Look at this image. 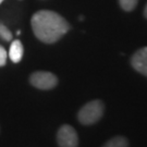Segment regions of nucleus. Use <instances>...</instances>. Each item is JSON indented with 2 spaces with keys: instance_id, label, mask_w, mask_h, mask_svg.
Returning <instances> with one entry per match:
<instances>
[{
  "instance_id": "11",
  "label": "nucleus",
  "mask_w": 147,
  "mask_h": 147,
  "mask_svg": "<svg viewBox=\"0 0 147 147\" xmlns=\"http://www.w3.org/2000/svg\"><path fill=\"white\" fill-rule=\"evenodd\" d=\"M144 16H145V18L147 19V5H146V7H145V9H144Z\"/></svg>"
},
{
  "instance_id": "7",
  "label": "nucleus",
  "mask_w": 147,
  "mask_h": 147,
  "mask_svg": "<svg viewBox=\"0 0 147 147\" xmlns=\"http://www.w3.org/2000/svg\"><path fill=\"white\" fill-rule=\"evenodd\" d=\"M102 147H129V140L124 136H115L105 143Z\"/></svg>"
},
{
  "instance_id": "5",
  "label": "nucleus",
  "mask_w": 147,
  "mask_h": 147,
  "mask_svg": "<svg viewBox=\"0 0 147 147\" xmlns=\"http://www.w3.org/2000/svg\"><path fill=\"white\" fill-rule=\"evenodd\" d=\"M131 65L138 73L147 78V47L138 49L136 53L132 56Z\"/></svg>"
},
{
  "instance_id": "2",
  "label": "nucleus",
  "mask_w": 147,
  "mask_h": 147,
  "mask_svg": "<svg viewBox=\"0 0 147 147\" xmlns=\"http://www.w3.org/2000/svg\"><path fill=\"white\" fill-rule=\"evenodd\" d=\"M105 112V104L99 99H95L85 104L78 113V120L83 125H93L102 118Z\"/></svg>"
},
{
  "instance_id": "10",
  "label": "nucleus",
  "mask_w": 147,
  "mask_h": 147,
  "mask_svg": "<svg viewBox=\"0 0 147 147\" xmlns=\"http://www.w3.org/2000/svg\"><path fill=\"white\" fill-rule=\"evenodd\" d=\"M7 58H8V53L3 46L0 45V67H3L7 63Z\"/></svg>"
},
{
  "instance_id": "4",
  "label": "nucleus",
  "mask_w": 147,
  "mask_h": 147,
  "mask_svg": "<svg viewBox=\"0 0 147 147\" xmlns=\"http://www.w3.org/2000/svg\"><path fill=\"white\" fill-rule=\"evenodd\" d=\"M57 143L59 147H79V135L72 125L63 124L57 132Z\"/></svg>"
},
{
  "instance_id": "8",
  "label": "nucleus",
  "mask_w": 147,
  "mask_h": 147,
  "mask_svg": "<svg viewBox=\"0 0 147 147\" xmlns=\"http://www.w3.org/2000/svg\"><path fill=\"white\" fill-rule=\"evenodd\" d=\"M137 2H138V0H119L120 7L124 11H127V12L134 10L136 8Z\"/></svg>"
},
{
  "instance_id": "3",
  "label": "nucleus",
  "mask_w": 147,
  "mask_h": 147,
  "mask_svg": "<svg viewBox=\"0 0 147 147\" xmlns=\"http://www.w3.org/2000/svg\"><path fill=\"white\" fill-rule=\"evenodd\" d=\"M30 83L37 89L49 90L58 85V78L48 71H36L31 74Z\"/></svg>"
},
{
  "instance_id": "9",
  "label": "nucleus",
  "mask_w": 147,
  "mask_h": 147,
  "mask_svg": "<svg viewBox=\"0 0 147 147\" xmlns=\"http://www.w3.org/2000/svg\"><path fill=\"white\" fill-rule=\"evenodd\" d=\"M0 38L8 42L12 40V33L2 22H0Z\"/></svg>"
},
{
  "instance_id": "1",
  "label": "nucleus",
  "mask_w": 147,
  "mask_h": 147,
  "mask_svg": "<svg viewBox=\"0 0 147 147\" xmlns=\"http://www.w3.org/2000/svg\"><path fill=\"white\" fill-rule=\"evenodd\" d=\"M34 35L45 44H55L69 31L70 24L59 13L51 10H39L31 19Z\"/></svg>"
},
{
  "instance_id": "12",
  "label": "nucleus",
  "mask_w": 147,
  "mask_h": 147,
  "mask_svg": "<svg viewBox=\"0 0 147 147\" xmlns=\"http://www.w3.org/2000/svg\"><path fill=\"white\" fill-rule=\"evenodd\" d=\"M3 1H5V0H0V5H1V3L3 2Z\"/></svg>"
},
{
  "instance_id": "6",
  "label": "nucleus",
  "mask_w": 147,
  "mask_h": 147,
  "mask_svg": "<svg viewBox=\"0 0 147 147\" xmlns=\"http://www.w3.org/2000/svg\"><path fill=\"white\" fill-rule=\"evenodd\" d=\"M23 53H24V49H23L21 40L19 39L13 40L9 49V58L11 61L13 63H19L23 58Z\"/></svg>"
}]
</instances>
